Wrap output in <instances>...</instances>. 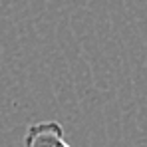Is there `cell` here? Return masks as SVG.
Segmentation results:
<instances>
[{"mask_svg": "<svg viewBox=\"0 0 147 147\" xmlns=\"http://www.w3.org/2000/svg\"><path fill=\"white\" fill-rule=\"evenodd\" d=\"M22 147H72L64 137V127L58 121H38L28 125Z\"/></svg>", "mask_w": 147, "mask_h": 147, "instance_id": "obj_1", "label": "cell"}]
</instances>
